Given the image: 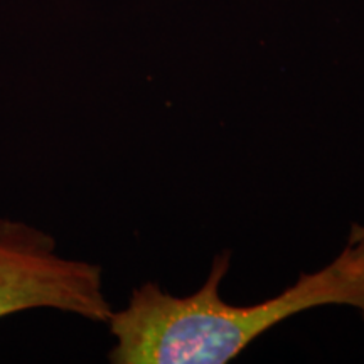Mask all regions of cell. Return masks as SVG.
<instances>
[{
  "label": "cell",
  "mask_w": 364,
  "mask_h": 364,
  "mask_svg": "<svg viewBox=\"0 0 364 364\" xmlns=\"http://www.w3.org/2000/svg\"><path fill=\"white\" fill-rule=\"evenodd\" d=\"M230 253L218 255L198 292L174 297L154 282L132 292L129 306L113 311V364H223L285 318L322 306L356 307L364 317V226L354 225L334 262L304 273L295 285L255 306L221 299Z\"/></svg>",
  "instance_id": "6da1fadb"
},
{
  "label": "cell",
  "mask_w": 364,
  "mask_h": 364,
  "mask_svg": "<svg viewBox=\"0 0 364 364\" xmlns=\"http://www.w3.org/2000/svg\"><path fill=\"white\" fill-rule=\"evenodd\" d=\"M49 309L107 322L102 267L58 253L56 240L29 223L0 220V318Z\"/></svg>",
  "instance_id": "7a4b0ae2"
}]
</instances>
